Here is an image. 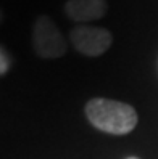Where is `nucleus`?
<instances>
[{
  "label": "nucleus",
  "mask_w": 158,
  "mask_h": 159,
  "mask_svg": "<svg viewBox=\"0 0 158 159\" xmlns=\"http://www.w3.org/2000/svg\"><path fill=\"white\" fill-rule=\"evenodd\" d=\"M86 116L95 129L113 135H126L137 125L136 109L123 101L94 98L86 105Z\"/></svg>",
  "instance_id": "1"
},
{
  "label": "nucleus",
  "mask_w": 158,
  "mask_h": 159,
  "mask_svg": "<svg viewBox=\"0 0 158 159\" xmlns=\"http://www.w3.org/2000/svg\"><path fill=\"white\" fill-rule=\"evenodd\" d=\"M32 47L37 57L45 60H57L66 53V39L58 26L47 15L37 16L32 26Z\"/></svg>",
  "instance_id": "2"
},
{
  "label": "nucleus",
  "mask_w": 158,
  "mask_h": 159,
  "mask_svg": "<svg viewBox=\"0 0 158 159\" xmlns=\"http://www.w3.org/2000/svg\"><path fill=\"white\" fill-rule=\"evenodd\" d=\"M69 40L76 52L94 58L103 55L110 48L111 42H113V35L105 27L79 24L71 31Z\"/></svg>",
  "instance_id": "3"
},
{
  "label": "nucleus",
  "mask_w": 158,
  "mask_h": 159,
  "mask_svg": "<svg viewBox=\"0 0 158 159\" xmlns=\"http://www.w3.org/2000/svg\"><path fill=\"white\" fill-rule=\"evenodd\" d=\"M63 10L71 21L87 24L102 20L108 11V3L107 0H68Z\"/></svg>",
  "instance_id": "4"
},
{
  "label": "nucleus",
  "mask_w": 158,
  "mask_h": 159,
  "mask_svg": "<svg viewBox=\"0 0 158 159\" xmlns=\"http://www.w3.org/2000/svg\"><path fill=\"white\" fill-rule=\"evenodd\" d=\"M10 69V55L7 53L3 47H0V76L8 72Z\"/></svg>",
  "instance_id": "5"
},
{
  "label": "nucleus",
  "mask_w": 158,
  "mask_h": 159,
  "mask_svg": "<svg viewBox=\"0 0 158 159\" xmlns=\"http://www.w3.org/2000/svg\"><path fill=\"white\" fill-rule=\"evenodd\" d=\"M2 20H3V13H2V10H0V23H2Z\"/></svg>",
  "instance_id": "6"
},
{
  "label": "nucleus",
  "mask_w": 158,
  "mask_h": 159,
  "mask_svg": "<svg viewBox=\"0 0 158 159\" xmlns=\"http://www.w3.org/2000/svg\"><path fill=\"white\" fill-rule=\"evenodd\" d=\"M127 159H139V157H134V156H131V157H127Z\"/></svg>",
  "instance_id": "7"
}]
</instances>
